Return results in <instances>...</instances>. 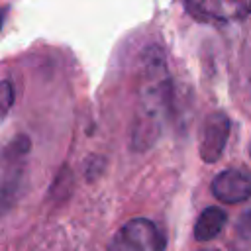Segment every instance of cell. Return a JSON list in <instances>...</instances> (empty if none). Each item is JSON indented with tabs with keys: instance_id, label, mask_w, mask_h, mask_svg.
Returning a JSON list of instances; mask_svg holds the SVG:
<instances>
[{
	"instance_id": "cell-1",
	"label": "cell",
	"mask_w": 251,
	"mask_h": 251,
	"mask_svg": "<svg viewBox=\"0 0 251 251\" xmlns=\"http://www.w3.org/2000/svg\"><path fill=\"white\" fill-rule=\"evenodd\" d=\"M137 94L139 98L133 126V147L147 149L159 137L173 102L171 75L165 63V55L157 45H151L141 53Z\"/></svg>"
},
{
	"instance_id": "cell-2",
	"label": "cell",
	"mask_w": 251,
	"mask_h": 251,
	"mask_svg": "<svg viewBox=\"0 0 251 251\" xmlns=\"http://www.w3.org/2000/svg\"><path fill=\"white\" fill-rule=\"evenodd\" d=\"M27 153L29 139L25 135H20L0 147V214H4L16 200Z\"/></svg>"
},
{
	"instance_id": "cell-3",
	"label": "cell",
	"mask_w": 251,
	"mask_h": 251,
	"mask_svg": "<svg viewBox=\"0 0 251 251\" xmlns=\"http://www.w3.org/2000/svg\"><path fill=\"white\" fill-rule=\"evenodd\" d=\"M165 235L147 218H133L126 222L112 237L108 251H163Z\"/></svg>"
},
{
	"instance_id": "cell-4",
	"label": "cell",
	"mask_w": 251,
	"mask_h": 251,
	"mask_svg": "<svg viewBox=\"0 0 251 251\" xmlns=\"http://www.w3.org/2000/svg\"><path fill=\"white\" fill-rule=\"evenodd\" d=\"M186 10L204 22H235L251 14V0H184Z\"/></svg>"
},
{
	"instance_id": "cell-5",
	"label": "cell",
	"mask_w": 251,
	"mask_h": 251,
	"mask_svg": "<svg viewBox=\"0 0 251 251\" xmlns=\"http://www.w3.org/2000/svg\"><path fill=\"white\" fill-rule=\"evenodd\" d=\"M229 118L224 112H212L204 124L200 133V157L206 163H216L227 143L229 137Z\"/></svg>"
},
{
	"instance_id": "cell-6",
	"label": "cell",
	"mask_w": 251,
	"mask_h": 251,
	"mask_svg": "<svg viewBox=\"0 0 251 251\" xmlns=\"http://www.w3.org/2000/svg\"><path fill=\"white\" fill-rule=\"evenodd\" d=\"M212 194L224 204H239L251 198V173L243 169H226L212 180Z\"/></svg>"
},
{
	"instance_id": "cell-7",
	"label": "cell",
	"mask_w": 251,
	"mask_h": 251,
	"mask_svg": "<svg viewBox=\"0 0 251 251\" xmlns=\"http://www.w3.org/2000/svg\"><path fill=\"white\" fill-rule=\"evenodd\" d=\"M226 224H227V214L218 206H208L204 212H200V216L194 224V237L202 243L210 241L222 233Z\"/></svg>"
},
{
	"instance_id": "cell-8",
	"label": "cell",
	"mask_w": 251,
	"mask_h": 251,
	"mask_svg": "<svg viewBox=\"0 0 251 251\" xmlns=\"http://www.w3.org/2000/svg\"><path fill=\"white\" fill-rule=\"evenodd\" d=\"M12 104H14V86L10 80H2L0 82V120L6 118Z\"/></svg>"
},
{
	"instance_id": "cell-9",
	"label": "cell",
	"mask_w": 251,
	"mask_h": 251,
	"mask_svg": "<svg viewBox=\"0 0 251 251\" xmlns=\"http://www.w3.org/2000/svg\"><path fill=\"white\" fill-rule=\"evenodd\" d=\"M2 22H4V14H2V10H0V29H2Z\"/></svg>"
},
{
	"instance_id": "cell-10",
	"label": "cell",
	"mask_w": 251,
	"mask_h": 251,
	"mask_svg": "<svg viewBox=\"0 0 251 251\" xmlns=\"http://www.w3.org/2000/svg\"><path fill=\"white\" fill-rule=\"evenodd\" d=\"M202 251H220V249H202Z\"/></svg>"
},
{
	"instance_id": "cell-11",
	"label": "cell",
	"mask_w": 251,
	"mask_h": 251,
	"mask_svg": "<svg viewBox=\"0 0 251 251\" xmlns=\"http://www.w3.org/2000/svg\"><path fill=\"white\" fill-rule=\"evenodd\" d=\"M249 155H251V145H249Z\"/></svg>"
}]
</instances>
